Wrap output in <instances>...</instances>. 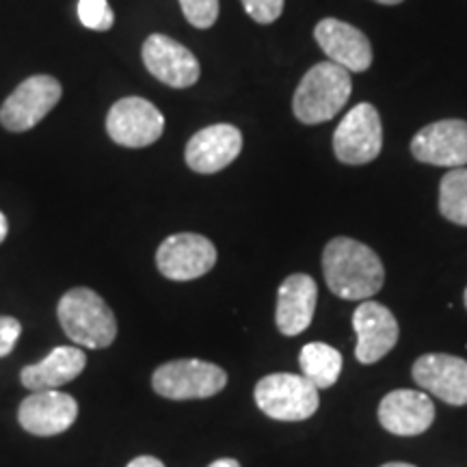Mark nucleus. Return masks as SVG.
<instances>
[{"label": "nucleus", "instance_id": "f257e3e1", "mask_svg": "<svg viewBox=\"0 0 467 467\" xmlns=\"http://www.w3.org/2000/svg\"><path fill=\"white\" fill-rule=\"evenodd\" d=\"M323 273L329 290L347 301H368L385 284V268L368 244L337 236L323 251Z\"/></svg>", "mask_w": 467, "mask_h": 467}, {"label": "nucleus", "instance_id": "f03ea898", "mask_svg": "<svg viewBox=\"0 0 467 467\" xmlns=\"http://www.w3.org/2000/svg\"><path fill=\"white\" fill-rule=\"evenodd\" d=\"M353 80L350 72L331 61L309 67L292 96V113L306 126L325 124L347 107Z\"/></svg>", "mask_w": 467, "mask_h": 467}, {"label": "nucleus", "instance_id": "7ed1b4c3", "mask_svg": "<svg viewBox=\"0 0 467 467\" xmlns=\"http://www.w3.org/2000/svg\"><path fill=\"white\" fill-rule=\"evenodd\" d=\"M58 323L69 340L87 348H107L117 337V318L109 303L91 288H72L57 307Z\"/></svg>", "mask_w": 467, "mask_h": 467}, {"label": "nucleus", "instance_id": "20e7f679", "mask_svg": "<svg viewBox=\"0 0 467 467\" xmlns=\"http://www.w3.org/2000/svg\"><path fill=\"white\" fill-rule=\"evenodd\" d=\"M255 405L265 416L282 422H301L318 411V388L303 375L275 372L255 385Z\"/></svg>", "mask_w": 467, "mask_h": 467}, {"label": "nucleus", "instance_id": "39448f33", "mask_svg": "<svg viewBox=\"0 0 467 467\" xmlns=\"http://www.w3.org/2000/svg\"><path fill=\"white\" fill-rule=\"evenodd\" d=\"M227 385V372L213 361L175 359L156 368L151 388L169 400H197L219 394Z\"/></svg>", "mask_w": 467, "mask_h": 467}, {"label": "nucleus", "instance_id": "423d86ee", "mask_svg": "<svg viewBox=\"0 0 467 467\" xmlns=\"http://www.w3.org/2000/svg\"><path fill=\"white\" fill-rule=\"evenodd\" d=\"M383 126L379 110L361 102L347 113L334 132L336 159L344 165H368L381 154Z\"/></svg>", "mask_w": 467, "mask_h": 467}, {"label": "nucleus", "instance_id": "0eeeda50", "mask_svg": "<svg viewBox=\"0 0 467 467\" xmlns=\"http://www.w3.org/2000/svg\"><path fill=\"white\" fill-rule=\"evenodd\" d=\"M63 87L48 74H37L22 80L0 109V124L9 132L31 130L57 107Z\"/></svg>", "mask_w": 467, "mask_h": 467}, {"label": "nucleus", "instance_id": "6e6552de", "mask_svg": "<svg viewBox=\"0 0 467 467\" xmlns=\"http://www.w3.org/2000/svg\"><path fill=\"white\" fill-rule=\"evenodd\" d=\"M217 265V247L202 234H173L156 251V266L167 279L191 282L213 271Z\"/></svg>", "mask_w": 467, "mask_h": 467}, {"label": "nucleus", "instance_id": "1a4fd4ad", "mask_svg": "<svg viewBox=\"0 0 467 467\" xmlns=\"http://www.w3.org/2000/svg\"><path fill=\"white\" fill-rule=\"evenodd\" d=\"M107 132L117 145L148 148L165 132V117L143 98H121L109 110Z\"/></svg>", "mask_w": 467, "mask_h": 467}, {"label": "nucleus", "instance_id": "9d476101", "mask_svg": "<svg viewBox=\"0 0 467 467\" xmlns=\"http://www.w3.org/2000/svg\"><path fill=\"white\" fill-rule=\"evenodd\" d=\"M143 63L148 72L162 85L186 89L200 80L202 67L197 57L169 35L154 33L143 44Z\"/></svg>", "mask_w": 467, "mask_h": 467}, {"label": "nucleus", "instance_id": "9b49d317", "mask_svg": "<svg viewBox=\"0 0 467 467\" xmlns=\"http://www.w3.org/2000/svg\"><path fill=\"white\" fill-rule=\"evenodd\" d=\"M413 159L424 165L457 169L467 165V121L441 119L424 126L411 141Z\"/></svg>", "mask_w": 467, "mask_h": 467}, {"label": "nucleus", "instance_id": "f8f14e48", "mask_svg": "<svg viewBox=\"0 0 467 467\" xmlns=\"http://www.w3.org/2000/svg\"><path fill=\"white\" fill-rule=\"evenodd\" d=\"M76 418H78V402L74 396L58 392V389L31 392L17 409V420H20L22 429L37 437L66 433L76 422Z\"/></svg>", "mask_w": 467, "mask_h": 467}, {"label": "nucleus", "instance_id": "ddd939ff", "mask_svg": "<svg viewBox=\"0 0 467 467\" xmlns=\"http://www.w3.org/2000/svg\"><path fill=\"white\" fill-rule=\"evenodd\" d=\"M353 329L358 334L355 358L359 364H377L399 342V323L388 307L377 301H364L353 314Z\"/></svg>", "mask_w": 467, "mask_h": 467}, {"label": "nucleus", "instance_id": "4468645a", "mask_svg": "<svg viewBox=\"0 0 467 467\" xmlns=\"http://www.w3.org/2000/svg\"><path fill=\"white\" fill-rule=\"evenodd\" d=\"M243 150V134L232 124H214L195 132L186 143L184 161L195 173H217L230 167Z\"/></svg>", "mask_w": 467, "mask_h": 467}, {"label": "nucleus", "instance_id": "2eb2a0df", "mask_svg": "<svg viewBox=\"0 0 467 467\" xmlns=\"http://www.w3.org/2000/svg\"><path fill=\"white\" fill-rule=\"evenodd\" d=\"M411 375L420 388L448 405H467V361L446 353H429L416 359Z\"/></svg>", "mask_w": 467, "mask_h": 467}, {"label": "nucleus", "instance_id": "dca6fc26", "mask_svg": "<svg viewBox=\"0 0 467 467\" xmlns=\"http://www.w3.org/2000/svg\"><path fill=\"white\" fill-rule=\"evenodd\" d=\"M314 37L327 55V61L348 72H366L372 66L370 39L348 22L325 17L314 28Z\"/></svg>", "mask_w": 467, "mask_h": 467}, {"label": "nucleus", "instance_id": "f3484780", "mask_svg": "<svg viewBox=\"0 0 467 467\" xmlns=\"http://www.w3.org/2000/svg\"><path fill=\"white\" fill-rule=\"evenodd\" d=\"M435 420L433 399L416 389H394L379 405V422L400 437L422 435Z\"/></svg>", "mask_w": 467, "mask_h": 467}, {"label": "nucleus", "instance_id": "a211bd4d", "mask_svg": "<svg viewBox=\"0 0 467 467\" xmlns=\"http://www.w3.org/2000/svg\"><path fill=\"white\" fill-rule=\"evenodd\" d=\"M318 285L306 273L288 275L277 290L275 323L284 336H299L312 325L317 312Z\"/></svg>", "mask_w": 467, "mask_h": 467}, {"label": "nucleus", "instance_id": "6ab92c4d", "mask_svg": "<svg viewBox=\"0 0 467 467\" xmlns=\"http://www.w3.org/2000/svg\"><path fill=\"white\" fill-rule=\"evenodd\" d=\"M85 350L78 347H57L42 361L22 368L20 381L31 392L57 389L61 385L74 381L85 370Z\"/></svg>", "mask_w": 467, "mask_h": 467}, {"label": "nucleus", "instance_id": "aec40b11", "mask_svg": "<svg viewBox=\"0 0 467 467\" xmlns=\"http://www.w3.org/2000/svg\"><path fill=\"white\" fill-rule=\"evenodd\" d=\"M299 366L303 377L318 389L331 388L342 372V355L340 350L325 342H309L301 348Z\"/></svg>", "mask_w": 467, "mask_h": 467}, {"label": "nucleus", "instance_id": "412c9836", "mask_svg": "<svg viewBox=\"0 0 467 467\" xmlns=\"http://www.w3.org/2000/svg\"><path fill=\"white\" fill-rule=\"evenodd\" d=\"M440 213L451 223L467 225V167H457L441 178Z\"/></svg>", "mask_w": 467, "mask_h": 467}, {"label": "nucleus", "instance_id": "4be33fe9", "mask_svg": "<svg viewBox=\"0 0 467 467\" xmlns=\"http://www.w3.org/2000/svg\"><path fill=\"white\" fill-rule=\"evenodd\" d=\"M80 25L91 31H109L115 25V14L107 0H78Z\"/></svg>", "mask_w": 467, "mask_h": 467}, {"label": "nucleus", "instance_id": "5701e85b", "mask_svg": "<svg viewBox=\"0 0 467 467\" xmlns=\"http://www.w3.org/2000/svg\"><path fill=\"white\" fill-rule=\"evenodd\" d=\"M180 7L189 25L195 28H210L219 17V0H180Z\"/></svg>", "mask_w": 467, "mask_h": 467}, {"label": "nucleus", "instance_id": "b1692460", "mask_svg": "<svg viewBox=\"0 0 467 467\" xmlns=\"http://www.w3.org/2000/svg\"><path fill=\"white\" fill-rule=\"evenodd\" d=\"M243 7L258 25H273L284 11V0H243Z\"/></svg>", "mask_w": 467, "mask_h": 467}, {"label": "nucleus", "instance_id": "393cba45", "mask_svg": "<svg viewBox=\"0 0 467 467\" xmlns=\"http://www.w3.org/2000/svg\"><path fill=\"white\" fill-rule=\"evenodd\" d=\"M22 334L20 320L14 317H0V359L7 358L16 348L17 337Z\"/></svg>", "mask_w": 467, "mask_h": 467}, {"label": "nucleus", "instance_id": "a878e982", "mask_svg": "<svg viewBox=\"0 0 467 467\" xmlns=\"http://www.w3.org/2000/svg\"><path fill=\"white\" fill-rule=\"evenodd\" d=\"M126 467H165V463H162L161 459L150 457V454H143V457L132 459L130 463H128Z\"/></svg>", "mask_w": 467, "mask_h": 467}, {"label": "nucleus", "instance_id": "bb28decb", "mask_svg": "<svg viewBox=\"0 0 467 467\" xmlns=\"http://www.w3.org/2000/svg\"><path fill=\"white\" fill-rule=\"evenodd\" d=\"M208 467H241V463H238L236 459H217V461H213Z\"/></svg>", "mask_w": 467, "mask_h": 467}, {"label": "nucleus", "instance_id": "cd10ccee", "mask_svg": "<svg viewBox=\"0 0 467 467\" xmlns=\"http://www.w3.org/2000/svg\"><path fill=\"white\" fill-rule=\"evenodd\" d=\"M7 234H9V221H7V217H5L3 213H0V244L5 243Z\"/></svg>", "mask_w": 467, "mask_h": 467}, {"label": "nucleus", "instance_id": "c85d7f7f", "mask_svg": "<svg viewBox=\"0 0 467 467\" xmlns=\"http://www.w3.org/2000/svg\"><path fill=\"white\" fill-rule=\"evenodd\" d=\"M381 467H416V465H411V463H400V461H396V463H385V465H381Z\"/></svg>", "mask_w": 467, "mask_h": 467}, {"label": "nucleus", "instance_id": "c756f323", "mask_svg": "<svg viewBox=\"0 0 467 467\" xmlns=\"http://www.w3.org/2000/svg\"><path fill=\"white\" fill-rule=\"evenodd\" d=\"M375 3H381V5H400L402 0H375Z\"/></svg>", "mask_w": 467, "mask_h": 467}, {"label": "nucleus", "instance_id": "7c9ffc66", "mask_svg": "<svg viewBox=\"0 0 467 467\" xmlns=\"http://www.w3.org/2000/svg\"><path fill=\"white\" fill-rule=\"evenodd\" d=\"M465 307H467V288H465Z\"/></svg>", "mask_w": 467, "mask_h": 467}]
</instances>
